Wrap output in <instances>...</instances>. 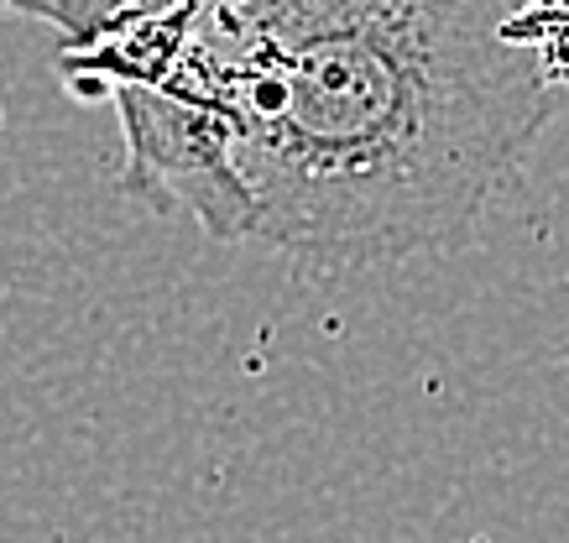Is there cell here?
<instances>
[{
  "instance_id": "cell-1",
  "label": "cell",
  "mask_w": 569,
  "mask_h": 543,
  "mask_svg": "<svg viewBox=\"0 0 569 543\" xmlns=\"http://www.w3.org/2000/svg\"><path fill=\"white\" fill-rule=\"evenodd\" d=\"M528 0H230L168 94L236 125L251 241L377 267L466 241L538 147L559 84L512 37Z\"/></svg>"
},
{
  "instance_id": "cell-2",
  "label": "cell",
  "mask_w": 569,
  "mask_h": 543,
  "mask_svg": "<svg viewBox=\"0 0 569 543\" xmlns=\"http://www.w3.org/2000/svg\"><path fill=\"white\" fill-rule=\"evenodd\" d=\"M126 168L121 189L152 210H183L209 241H251L257 204L236 162V125L168 89H116Z\"/></svg>"
},
{
  "instance_id": "cell-3",
  "label": "cell",
  "mask_w": 569,
  "mask_h": 543,
  "mask_svg": "<svg viewBox=\"0 0 569 543\" xmlns=\"http://www.w3.org/2000/svg\"><path fill=\"white\" fill-rule=\"evenodd\" d=\"M199 11H126L100 32L63 48L58 69L79 94L116 89H168L189 58V37Z\"/></svg>"
},
{
  "instance_id": "cell-4",
  "label": "cell",
  "mask_w": 569,
  "mask_h": 543,
  "mask_svg": "<svg viewBox=\"0 0 569 543\" xmlns=\"http://www.w3.org/2000/svg\"><path fill=\"white\" fill-rule=\"evenodd\" d=\"M0 11H11V17H32V21H48L63 32V11H58V0H0Z\"/></svg>"
},
{
  "instance_id": "cell-5",
  "label": "cell",
  "mask_w": 569,
  "mask_h": 543,
  "mask_svg": "<svg viewBox=\"0 0 569 543\" xmlns=\"http://www.w3.org/2000/svg\"><path fill=\"white\" fill-rule=\"evenodd\" d=\"M528 6H543V11H569V0H528Z\"/></svg>"
}]
</instances>
